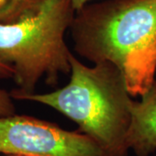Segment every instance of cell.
I'll return each mask as SVG.
<instances>
[{
    "label": "cell",
    "mask_w": 156,
    "mask_h": 156,
    "mask_svg": "<svg viewBox=\"0 0 156 156\" xmlns=\"http://www.w3.org/2000/svg\"><path fill=\"white\" fill-rule=\"evenodd\" d=\"M127 144L137 156L156 151V80L140 101L133 100Z\"/></svg>",
    "instance_id": "5b68a950"
},
{
    "label": "cell",
    "mask_w": 156,
    "mask_h": 156,
    "mask_svg": "<svg viewBox=\"0 0 156 156\" xmlns=\"http://www.w3.org/2000/svg\"><path fill=\"white\" fill-rule=\"evenodd\" d=\"M15 115V105L10 93L0 89V116Z\"/></svg>",
    "instance_id": "52a82bcc"
},
{
    "label": "cell",
    "mask_w": 156,
    "mask_h": 156,
    "mask_svg": "<svg viewBox=\"0 0 156 156\" xmlns=\"http://www.w3.org/2000/svg\"><path fill=\"white\" fill-rule=\"evenodd\" d=\"M69 30L78 55L118 68L132 97L142 96L155 81L156 0L87 4Z\"/></svg>",
    "instance_id": "6da1fadb"
},
{
    "label": "cell",
    "mask_w": 156,
    "mask_h": 156,
    "mask_svg": "<svg viewBox=\"0 0 156 156\" xmlns=\"http://www.w3.org/2000/svg\"><path fill=\"white\" fill-rule=\"evenodd\" d=\"M0 154L17 156H107L80 131L27 115L0 116Z\"/></svg>",
    "instance_id": "277c9868"
},
{
    "label": "cell",
    "mask_w": 156,
    "mask_h": 156,
    "mask_svg": "<svg viewBox=\"0 0 156 156\" xmlns=\"http://www.w3.org/2000/svg\"><path fill=\"white\" fill-rule=\"evenodd\" d=\"M12 76H13V70L11 69V68L0 62V77L10 78Z\"/></svg>",
    "instance_id": "ba28073f"
},
{
    "label": "cell",
    "mask_w": 156,
    "mask_h": 156,
    "mask_svg": "<svg viewBox=\"0 0 156 156\" xmlns=\"http://www.w3.org/2000/svg\"><path fill=\"white\" fill-rule=\"evenodd\" d=\"M76 14L70 0H45L37 12L12 23H0V62L11 68L17 89L12 98L33 94L42 78L56 85L70 74L64 36Z\"/></svg>",
    "instance_id": "3957f363"
},
{
    "label": "cell",
    "mask_w": 156,
    "mask_h": 156,
    "mask_svg": "<svg viewBox=\"0 0 156 156\" xmlns=\"http://www.w3.org/2000/svg\"><path fill=\"white\" fill-rule=\"evenodd\" d=\"M69 82L50 93L19 95L50 107L70 119L107 156H128L132 96L120 69L110 62L87 66L70 57Z\"/></svg>",
    "instance_id": "7a4b0ae2"
},
{
    "label": "cell",
    "mask_w": 156,
    "mask_h": 156,
    "mask_svg": "<svg viewBox=\"0 0 156 156\" xmlns=\"http://www.w3.org/2000/svg\"><path fill=\"white\" fill-rule=\"evenodd\" d=\"M72 3V5L75 9V11H79L81 8H83L84 5H86L87 4H89V2L92 0H70Z\"/></svg>",
    "instance_id": "9c48e42d"
},
{
    "label": "cell",
    "mask_w": 156,
    "mask_h": 156,
    "mask_svg": "<svg viewBox=\"0 0 156 156\" xmlns=\"http://www.w3.org/2000/svg\"><path fill=\"white\" fill-rule=\"evenodd\" d=\"M45 0H0V23H12L38 11Z\"/></svg>",
    "instance_id": "8992f818"
}]
</instances>
